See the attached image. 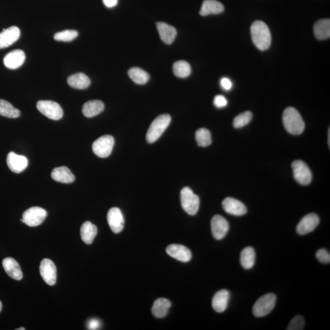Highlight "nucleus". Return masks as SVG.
Segmentation results:
<instances>
[{
  "instance_id": "20",
  "label": "nucleus",
  "mask_w": 330,
  "mask_h": 330,
  "mask_svg": "<svg viewBox=\"0 0 330 330\" xmlns=\"http://www.w3.org/2000/svg\"><path fill=\"white\" fill-rule=\"evenodd\" d=\"M230 298L228 290L222 289L215 293L212 299V307L216 312H223L227 308Z\"/></svg>"
},
{
  "instance_id": "34",
  "label": "nucleus",
  "mask_w": 330,
  "mask_h": 330,
  "mask_svg": "<svg viewBox=\"0 0 330 330\" xmlns=\"http://www.w3.org/2000/svg\"><path fill=\"white\" fill-rule=\"evenodd\" d=\"M253 114L250 112H245L238 115L233 121V126L236 129L242 128L250 123Z\"/></svg>"
},
{
  "instance_id": "23",
  "label": "nucleus",
  "mask_w": 330,
  "mask_h": 330,
  "mask_svg": "<svg viewBox=\"0 0 330 330\" xmlns=\"http://www.w3.org/2000/svg\"><path fill=\"white\" fill-rule=\"evenodd\" d=\"M224 6L217 0H204L201 8L200 15L206 16L210 15H219L223 12Z\"/></svg>"
},
{
  "instance_id": "39",
  "label": "nucleus",
  "mask_w": 330,
  "mask_h": 330,
  "mask_svg": "<svg viewBox=\"0 0 330 330\" xmlns=\"http://www.w3.org/2000/svg\"><path fill=\"white\" fill-rule=\"evenodd\" d=\"M220 84L221 87L226 91H229L231 90L232 87V83L231 80L228 79V78H222L220 81Z\"/></svg>"
},
{
  "instance_id": "36",
  "label": "nucleus",
  "mask_w": 330,
  "mask_h": 330,
  "mask_svg": "<svg viewBox=\"0 0 330 330\" xmlns=\"http://www.w3.org/2000/svg\"><path fill=\"white\" fill-rule=\"evenodd\" d=\"M304 320L301 315H296L290 321L287 330H301L304 328Z\"/></svg>"
},
{
  "instance_id": "27",
  "label": "nucleus",
  "mask_w": 330,
  "mask_h": 330,
  "mask_svg": "<svg viewBox=\"0 0 330 330\" xmlns=\"http://www.w3.org/2000/svg\"><path fill=\"white\" fill-rule=\"evenodd\" d=\"M97 234H98V228L90 221H86L82 224L80 229V235L82 240L85 243L88 245L92 243Z\"/></svg>"
},
{
  "instance_id": "10",
  "label": "nucleus",
  "mask_w": 330,
  "mask_h": 330,
  "mask_svg": "<svg viewBox=\"0 0 330 330\" xmlns=\"http://www.w3.org/2000/svg\"><path fill=\"white\" fill-rule=\"evenodd\" d=\"M57 268L54 262L49 259L42 260L40 273L44 281L49 285H54L57 282Z\"/></svg>"
},
{
  "instance_id": "22",
  "label": "nucleus",
  "mask_w": 330,
  "mask_h": 330,
  "mask_svg": "<svg viewBox=\"0 0 330 330\" xmlns=\"http://www.w3.org/2000/svg\"><path fill=\"white\" fill-rule=\"evenodd\" d=\"M51 176L54 181L63 183V184H71L75 181L73 173L66 166H61V167L54 169L52 172Z\"/></svg>"
},
{
  "instance_id": "14",
  "label": "nucleus",
  "mask_w": 330,
  "mask_h": 330,
  "mask_svg": "<svg viewBox=\"0 0 330 330\" xmlns=\"http://www.w3.org/2000/svg\"><path fill=\"white\" fill-rule=\"evenodd\" d=\"M107 221L112 231L118 234L123 231L124 226V218L121 210L117 207L111 209L107 215Z\"/></svg>"
},
{
  "instance_id": "17",
  "label": "nucleus",
  "mask_w": 330,
  "mask_h": 330,
  "mask_svg": "<svg viewBox=\"0 0 330 330\" xmlns=\"http://www.w3.org/2000/svg\"><path fill=\"white\" fill-rule=\"evenodd\" d=\"M21 31L18 27L13 26L3 30L0 33V49L13 45L20 38Z\"/></svg>"
},
{
  "instance_id": "24",
  "label": "nucleus",
  "mask_w": 330,
  "mask_h": 330,
  "mask_svg": "<svg viewBox=\"0 0 330 330\" xmlns=\"http://www.w3.org/2000/svg\"><path fill=\"white\" fill-rule=\"evenodd\" d=\"M105 106L103 102L98 100H94L83 105L82 112L87 118H93L103 112Z\"/></svg>"
},
{
  "instance_id": "19",
  "label": "nucleus",
  "mask_w": 330,
  "mask_h": 330,
  "mask_svg": "<svg viewBox=\"0 0 330 330\" xmlns=\"http://www.w3.org/2000/svg\"><path fill=\"white\" fill-rule=\"evenodd\" d=\"M3 267L6 272L11 278L15 280H21L23 278V273L20 265L15 259L12 257H7L3 260Z\"/></svg>"
},
{
  "instance_id": "35",
  "label": "nucleus",
  "mask_w": 330,
  "mask_h": 330,
  "mask_svg": "<svg viewBox=\"0 0 330 330\" xmlns=\"http://www.w3.org/2000/svg\"><path fill=\"white\" fill-rule=\"evenodd\" d=\"M79 33L76 30H68L58 32L54 36V40L57 41L71 42L76 39Z\"/></svg>"
},
{
  "instance_id": "6",
  "label": "nucleus",
  "mask_w": 330,
  "mask_h": 330,
  "mask_svg": "<svg viewBox=\"0 0 330 330\" xmlns=\"http://www.w3.org/2000/svg\"><path fill=\"white\" fill-rule=\"evenodd\" d=\"M37 109L43 115L52 120H60L63 116L62 107L54 101H39L37 103Z\"/></svg>"
},
{
  "instance_id": "9",
  "label": "nucleus",
  "mask_w": 330,
  "mask_h": 330,
  "mask_svg": "<svg viewBox=\"0 0 330 330\" xmlns=\"http://www.w3.org/2000/svg\"><path fill=\"white\" fill-rule=\"evenodd\" d=\"M294 178L299 184L307 185L312 181V173L303 161H294L292 164Z\"/></svg>"
},
{
  "instance_id": "26",
  "label": "nucleus",
  "mask_w": 330,
  "mask_h": 330,
  "mask_svg": "<svg viewBox=\"0 0 330 330\" xmlns=\"http://www.w3.org/2000/svg\"><path fill=\"white\" fill-rule=\"evenodd\" d=\"M314 35L318 40H325L330 37V21L329 19H321L314 27Z\"/></svg>"
},
{
  "instance_id": "31",
  "label": "nucleus",
  "mask_w": 330,
  "mask_h": 330,
  "mask_svg": "<svg viewBox=\"0 0 330 330\" xmlns=\"http://www.w3.org/2000/svg\"><path fill=\"white\" fill-rule=\"evenodd\" d=\"M129 76L138 85H145L149 80L148 73L139 68H132L129 71Z\"/></svg>"
},
{
  "instance_id": "4",
  "label": "nucleus",
  "mask_w": 330,
  "mask_h": 330,
  "mask_svg": "<svg viewBox=\"0 0 330 330\" xmlns=\"http://www.w3.org/2000/svg\"><path fill=\"white\" fill-rule=\"evenodd\" d=\"M276 296L272 293H267L257 299L253 307L255 317H262L272 311L275 306Z\"/></svg>"
},
{
  "instance_id": "37",
  "label": "nucleus",
  "mask_w": 330,
  "mask_h": 330,
  "mask_svg": "<svg viewBox=\"0 0 330 330\" xmlns=\"http://www.w3.org/2000/svg\"><path fill=\"white\" fill-rule=\"evenodd\" d=\"M316 257L321 263H329L330 262V254L325 249H320L316 253Z\"/></svg>"
},
{
  "instance_id": "21",
  "label": "nucleus",
  "mask_w": 330,
  "mask_h": 330,
  "mask_svg": "<svg viewBox=\"0 0 330 330\" xmlns=\"http://www.w3.org/2000/svg\"><path fill=\"white\" fill-rule=\"evenodd\" d=\"M158 32H159L161 40L166 44H171L176 37L177 31L175 28L163 22L157 24Z\"/></svg>"
},
{
  "instance_id": "29",
  "label": "nucleus",
  "mask_w": 330,
  "mask_h": 330,
  "mask_svg": "<svg viewBox=\"0 0 330 330\" xmlns=\"http://www.w3.org/2000/svg\"><path fill=\"white\" fill-rule=\"evenodd\" d=\"M255 259H256V253L253 248L249 246V247L244 248L241 252L240 261L244 268L248 270V269L253 268Z\"/></svg>"
},
{
  "instance_id": "13",
  "label": "nucleus",
  "mask_w": 330,
  "mask_h": 330,
  "mask_svg": "<svg viewBox=\"0 0 330 330\" xmlns=\"http://www.w3.org/2000/svg\"><path fill=\"white\" fill-rule=\"evenodd\" d=\"M7 165L13 173L19 174L27 168L29 161L23 155H18L11 152L8 154L7 159Z\"/></svg>"
},
{
  "instance_id": "11",
  "label": "nucleus",
  "mask_w": 330,
  "mask_h": 330,
  "mask_svg": "<svg viewBox=\"0 0 330 330\" xmlns=\"http://www.w3.org/2000/svg\"><path fill=\"white\" fill-rule=\"evenodd\" d=\"M228 222L220 215H216L211 220V230L213 237L221 240L226 236L229 231Z\"/></svg>"
},
{
  "instance_id": "3",
  "label": "nucleus",
  "mask_w": 330,
  "mask_h": 330,
  "mask_svg": "<svg viewBox=\"0 0 330 330\" xmlns=\"http://www.w3.org/2000/svg\"><path fill=\"white\" fill-rule=\"evenodd\" d=\"M171 116L169 115H162L158 116L152 122L146 134V140L149 143L155 142L167 129L171 123Z\"/></svg>"
},
{
  "instance_id": "12",
  "label": "nucleus",
  "mask_w": 330,
  "mask_h": 330,
  "mask_svg": "<svg viewBox=\"0 0 330 330\" xmlns=\"http://www.w3.org/2000/svg\"><path fill=\"white\" fill-rule=\"evenodd\" d=\"M319 223V218L315 213H309L301 219L296 226V232L299 235H305L311 232Z\"/></svg>"
},
{
  "instance_id": "41",
  "label": "nucleus",
  "mask_w": 330,
  "mask_h": 330,
  "mask_svg": "<svg viewBox=\"0 0 330 330\" xmlns=\"http://www.w3.org/2000/svg\"><path fill=\"white\" fill-rule=\"evenodd\" d=\"M105 7L112 8L118 5V0H103Z\"/></svg>"
},
{
  "instance_id": "38",
  "label": "nucleus",
  "mask_w": 330,
  "mask_h": 330,
  "mask_svg": "<svg viewBox=\"0 0 330 330\" xmlns=\"http://www.w3.org/2000/svg\"><path fill=\"white\" fill-rule=\"evenodd\" d=\"M213 103H214L216 107L221 109V108H223L226 106L227 101L225 97L222 95H218L215 97Z\"/></svg>"
},
{
  "instance_id": "16",
  "label": "nucleus",
  "mask_w": 330,
  "mask_h": 330,
  "mask_svg": "<svg viewBox=\"0 0 330 330\" xmlns=\"http://www.w3.org/2000/svg\"><path fill=\"white\" fill-rule=\"evenodd\" d=\"M166 253L171 257L182 262H189L191 253L189 249L178 244H171L166 248Z\"/></svg>"
},
{
  "instance_id": "43",
  "label": "nucleus",
  "mask_w": 330,
  "mask_h": 330,
  "mask_svg": "<svg viewBox=\"0 0 330 330\" xmlns=\"http://www.w3.org/2000/svg\"><path fill=\"white\" fill-rule=\"evenodd\" d=\"M16 329L17 330H25V329H26V328H23V327H22V328H18V329Z\"/></svg>"
},
{
  "instance_id": "8",
  "label": "nucleus",
  "mask_w": 330,
  "mask_h": 330,
  "mask_svg": "<svg viewBox=\"0 0 330 330\" xmlns=\"http://www.w3.org/2000/svg\"><path fill=\"white\" fill-rule=\"evenodd\" d=\"M115 139L111 135H104L94 141L93 145V151L97 156L106 158L112 154Z\"/></svg>"
},
{
  "instance_id": "28",
  "label": "nucleus",
  "mask_w": 330,
  "mask_h": 330,
  "mask_svg": "<svg viewBox=\"0 0 330 330\" xmlns=\"http://www.w3.org/2000/svg\"><path fill=\"white\" fill-rule=\"evenodd\" d=\"M170 301L164 298H158L152 306V314L157 318H163L167 315L171 307Z\"/></svg>"
},
{
  "instance_id": "5",
  "label": "nucleus",
  "mask_w": 330,
  "mask_h": 330,
  "mask_svg": "<svg viewBox=\"0 0 330 330\" xmlns=\"http://www.w3.org/2000/svg\"><path fill=\"white\" fill-rule=\"evenodd\" d=\"M181 202L184 211L190 215H195L199 207V198L189 187L182 188L181 192Z\"/></svg>"
},
{
  "instance_id": "32",
  "label": "nucleus",
  "mask_w": 330,
  "mask_h": 330,
  "mask_svg": "<svg viewBox=\"0 0 330 330\" xmlns=\"http://www.w3.org/2000/svg\"><path fill=\"white\" fill-rule=\"evenodd\" d=\"M173 73L176 77L184 79L191 74V66L185 61H178L174 64Z\"/></svg>"
},
{
  "instance_id": "30",
  "label": "nucleus",
  "mask_w": 330,
  "mask_h": 330,
  "mask_svg": "<svg viewBox=\"0 0 330 330\" xmlns=\"http://www.w3.org/2000/svg\"><path fill=\"white\" fill-rule=\"evenodd\" d=\"M0 115L8 118H18L21 116V112L9 102L0 99Z\"/></svg>"
},
{
  "instance_id": "18",
  "label": "nucleus",
  "mask_w": 330,
  "mask_h": 330,
  "mask_svg": "<svg viewBox=\"0 0 330 330\" xmlns=\"http://www.w3.org/2000/svg\"><path fill=\"white\" fill-rule=\"evenodd\" d=\"M26 54L21 50H15L6 55L4 65L8 69H17L24 65L26 61Z\"/></svg>"
},
{
  "instance_id": "1",
  "label": "nucleus",
  "mask_w": 330,
  "mask_h": 330,
  "mask_svg": "<svg viewBox=\"0 0 330 330\" xmlns=\"http://www.w3.org/2000/svg\"><path fill=\"white\" fill-rule=\"evenodd\" d=\"M252 40L258 49L264 51L270 47L271 35L269 28L264 22L257 21L251 27Z\"/></svg>"
},
{
  "instance_id": "33",
  "label": "nucleus",
  "mask_w": 330,
  "mask_h": 330,
  "mask_svg": "<svg viewBox=\"0 0 330 330\" xmlns=\"http://www.w3.org/2000/svg\"><path fill=\"white\" fill-rule=\"evenodd\" d=\"M196 140L199 146L207 147L212 143L211 134L209 130L201 128L196 132Z\"/></svg>"
},
{
  "instance_id": "15",
  "label": "nucleus",
  "mask_w": 330,
  "mask_h": 330,
  "mask_svg": "<svg viewBox=\"0 0 330 330\" xmlns=\"http://www.w3.org/2000/svg\"><path fill=\"white\" fill-rule=\"evenodd\" d=\"M224 211L235 216H242L247 212V209L242 202L232 198H226L222 202Z\"/></svg>"
},
{
  "instance_id": "7",
  "label": "nucleus",
  "mask_w": 330,
  "mask_h": 330,
  "mask_svg": "<svg viewBox=\"0 0 330 330\" xmlns=\"http://www.w3.org/2000/svg\"><path fill=\"white\" fill-rule=\"evenodd\" d=\"M46 210L39 207H33L25 211L21 221L30 227L40 225L47 217Z\"/></svg>"
},
{
  "instance_id": "25",
  "label": "nucleus",
  "mask_w": 330,
  "mask_h": 330,
  "mask_svg": "<svg viewBox=\"0 0 330 330\" xmlns=\"http://www.w3.org/2000/svg\"><path fill=\"white\" fill-rule=\"evenodd\" d=\"M68 83L71 87L77 90H85L90 87L91 80L83 73L72 75L68 79Z\"/></svg>"
},
{
  "instance_id": "2",
  "label": "nucleus",
  "mask_w": 330,
  "mask_h": 330,
  "mask_svg": "<svg viewBox=\"0 0 330 330\" xmlns=\"http://www.w3.org/2000/svg\"><path fill=\"white\" fill-rule=\"evenodd\" d=\"M282 122L287 131L292 135L302 134L304 129V123L300 114L293 107L284 110Z\"/></svg>"
},
{
  "instance_id": "40",
  "label": "nucleus",
  "mask_w": 330,
  "mask_h": 330,
  "mask_svg": "<svg viewBox=\"0 0 330 330\" xmlns=\"http://www.w3.org/2000/svg\"><path fill=\"white\" fill-rule=\"evenodd\" d=\"M88 326L90 329H98L101 326V322L96 318H93L89 321Z\"/></svg>"
},
{
  "instance_id": "42",
  "label": "nucleus",
  "mask_w": 330,
  "mask_h": 330,
  "mask_svg": "<svg viewBox=\"0 0 330 330\" xmlns=\"http://www.w3.org/2000/svg\"><path fill=\"white\" fill-rule=\"evenodd\" d=\"M2 309V303L1 301H0V312H1Z\"/></svg>"
}]
</instances>
